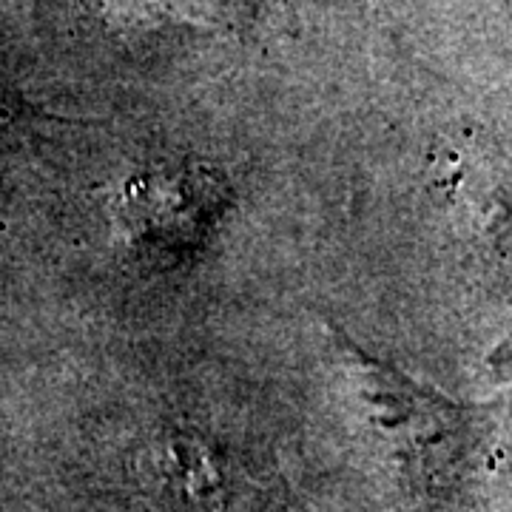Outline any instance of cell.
<instances>
[{
  "mask_svg": "<svg viewBox=\"0 0 512 512\" xmlns=\"http://www.w3.org/2000/svg\"><path fill=\"white\" fill-rule=\"evenodd\" d=\"M220 194L214 174L157 171L126 185L117 197V228L140 251H191L220 217Z\"/></svg>",
  "mask_w": 512,
  "mask_h": 512,
  "instance_id": "cell-1",
  "label": "cell"
},
{
  "mask_svg": "<svg viewBox=\"0 0 512 512\" xmlns=\"http://www.w3.org/2000/svg\"><path fill=\"white\" fill-rule=\"evenodd\" d=\"M123 26H188L202 32H237L256 18L259 0H94Z\"/></svg>",
  "mask_w": 512,
  "mask_h": 512,
  "instance_id": "cell-2",
  "label": "cell"
},
{
  "mask_svg": "<svg viewBox=\"0 0 512 512\" xmlns=\"http://www.w3.org/2000/svg\"><path fill=\"white\" fill-rule=\"evenodd\" d=\"M6 123H9V111H6V106H3V100H0V134H3V128H6Z\"/></svg>",
  "mask_w": 512,
  "mask_h": 512,
  "instance_id": "cell-3",
  "label": "cell"
}]
</instances>
